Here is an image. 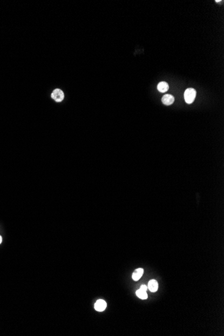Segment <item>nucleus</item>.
I'll list each match as a JSON object with an SVG mask.
<instances>
[{
	"mask_svg": "<svg viewBox=\"0 0 224 336\" xmlns=\"http://www.w3.org/2000/svg\"><path fill=\"white\" fill-rule=\"evenodd\" d=\"M174 101H175V98L173 95H170V94H167L162 97V102L163 104L165 105H172Z\"/></svg>",
	"mask_w": 224,
	"mask_h": 336,
	"instance_id": "4",
	"label": "nucleus"
},
{
	"mask_svg": "<svg viewBox=\"0 0 224 336\" xmlns=\"http://www.w3.org/2000/svg\"><path fill=\"white\" fill-rule=\"evenodd\" d=\"M144 273V270L142 268H138L136 270H134V272L132 274V279L135 281L139 280L141 277H142V274Z\"/></svg>",
	"mask_w": 224,
	"mask_h": 336,
	"instance_id": "7",
	"label": "nucleus"
},
{
	"mask_svg": "<svg viewBox=\"0 0 224 336\" xmlns=\"http://www.w3.org/2000/svg\"><path fill=\"white\" fill-rule=\"evenodd\" d=\"M106 307H107L106 302L104 300H102V299H99L98 301H97L95 304V310L99 312L103 311L106 309Z\"/></svg>",
	"mask_w": 224,
	"mask_h": 336,
	"instance_id": "3",
	"label": "nucleus"
},
{
	"mask_svg": "<svg viewBox=\"0 0 224 336\" xmlns=\"http://www.w3.org/2000/svg\"><path fill=\"white\" fill-rule=\"evenodd\" d=\"M52 98L55 101L57 102H60L62 101L63 99H64V93L63 92V91L60 89H55L52 93Z\"/></svg>",
	"mask_w": 224,
	"mask_h": 336,
	"instance_id": "2",
	"label": "nucleus"
},
{
	"mask_svg": "<svg viewBox=\"0 0 224 336\" xmlns=\"http://www.w3.org/2000/svg\"><path fill=\"white\" fill-rule=\"evenodd\" d=\"M147 288H148V287H147V286H146V285H142V286H141V287H140V289H142V290H143V291H146V290H147Z\"/></svg>",
	"mask_w": 224,
	"mask_h": 336,
	"instance_id": "9",
	"label": "nucleus"
},
{
	"mask_svg": "<svg viewBox=\"0 0 224 336\" xmlns=\"http://www.w3.org/2000/svg\"><path fill=\"white\" fill-rule=\"evenodd\" d=\"M135 293H136V295L138 298L141 299H146L148 298V295L146 293V291L140 289V288L139 290H138Z\"/></svg>",
	"mask_w": 224,
	"mask_h": 336,
	"instance_id": "8",
	"label": "nucleus"
},
{
	"mask_svg": "<svg viewBox=\"0 0 224 336\" xmlns=\"http://www.w3.org/2000/svg\"><path fill=\"white\" fill-rule=\"evenodd\" d=\"M1 241H2V238H1V235H0V244L1 243Z\"/></svg>",
	"mask_w": 224,
	"mask_h": 336,
	"instance_id": "11",
	"label": "nucleus"
},
{
	"mask_svg": "<svg viewBox=\"0 0 224 336\" xmlns=\"http://www.w3.org/2000/svg\"><path fill=\"white\" fill-rule=\"evenodd\" d=\"M148 289L153 293H154V292H156V291H157L158 288H159V285H158V282H157L156 280H150V281H149V282H148Z\"/></svg>",
	"mask_w": 224,
	"mask_h": 336,
	"instance_id": "6",
	"label": "nucleus"
},
{
	"mask_svg": "<svg viewBox=\"0 0 224 336\" xmlns=\"http://www.w3.org/2000/svg\"><path fill=\"white\" fill-rule=\"evenodd\" d=\"M196 95H197V92H196V90L195 89L193 88L187 89L184 93L185 100L187 104H191L192 103L195 101Z\"/></svg>",
	"mask_w": 224,
	"mask_h": 336,
	"instance_id": "1",
	"label": "nucleus"
},
{
	"mask_svg": "<svg viewBox=\"0 0 224 336\" xmlns=\"http://www.w3.org/2000/svg\"><path fill=\"white\" fill-rule=\"evenodd\" d=\"M215 2L220 3V2H222V1H221V0H215Z\"/></svg>",
	"mask_w": 224,
	"mask_h": 336,
	"instance_id": "10",
	"label": "nucleus"
},
{
	"mask_svg": "<svg viewBox=\"0 0 224 336\" xmlns=\"http://www.w3.org/2000/svg\"><path fill=\"white\" fill-rule=\"evenodd\" d=\"M157 89L161 93H165L169 89V86L167 82H160L157 86Z\"/></svg>",
	"mask_w": 224,
	"mask_h": 336,
	"instance_id": "5",
	"label": "nucleus"
}]
</instances>
